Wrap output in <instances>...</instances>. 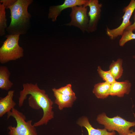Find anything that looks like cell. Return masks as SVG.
<instances>
[{
  "label": "cell",
  "instance_id": "cell-1",
  "mask_svg": "<svg viewBox=\"0 0 135 135\" xmlns=\"http://www.w3.org/2000/svg\"><path fill=\"white\" fill-rule=\"evenodd\" d=\"M23 89L20 92L18 98V106H22L27 96L30 94L28 98L30 106L36 109L42 108L43 114L38 121L33 124L35 127L47 124L49 121L54 118V112L52 110L53 102L46 94L45 91L40 89L36 83H26L22 84Z\"/></svg>",
  "mask_w": 135,
  "mask_h": 135
},
{
  "label": "cell",
  "instance_id": "cell-2",
  "mask_svg": "<svg viewBox=\"0 0 135 135\" xmlns=\"http://www.w3.org/2000/svg\"><path fill=\"white\" fill-rule=\"evenodd\" d=\"M32 0H16L14 4L9 7L11 21L6 30L9 34H24L30 26L31 15L28 12V6Z\"/></svg>",
  "mask_w": 135,
  "mask_h": 135
},
{
  "label": "cell",
  "instance_id": "cell-3",
  "mask_svg": "<svg viewBox=\"0 0 135 135\" xmlns=\"http://www.w3.org/2000/svg\"><path fill=\"white\" fill-rule=\"evenodd\" d=\"M20 35L9 34L6 36V39L0 48L1 64L15 60L24 56V49L18 44Z\"/></svg>",
  "mask_w": 135,
  "mask_h": 135
},
{
  "label": "cell",
  "instance_id": "cell-4",
  "mask_svg": "<svg viewBox=\"0 0 135 135\" xmlns=\"http://www.w3.org/2000/svg\"><path fill=\"white\" fill-rule=\"evenodd\" d=\"M96 120L98 123L103 125L108 131H116L119 135H126L130 133L132 131L130 128L135 126V122L127 121L118 115L109 118L104 112L99 114Z\"/></svg>",
  "mask_w": 135,
  "mask_h": 135
},
{
  "label": "cell",
  "instance_id": "cell-5",
  "mask_svg": "<svg viewBox=\"0 0 135 135\" xmlns=\"http://www.w3.org/2000/svg\"><path fill=\"white\" fill-rule=\"evenodd\" d=\"M7 114V119L12 117L16 122V126L10 125L8 127L9 135H38L32 120L26 121V117L22 113L14 108Z\"/></svg>",
  "mask_w": 135,
  "mask_h": 135
},
{
  "label": "cell",
  "instance_id": "cell-6",
  "mask_svg": "<svg viewBox=\"0 0 135 135\" xmlns=\"http://www.w3.org/2000/svg\"><path fill=\"white\" fill-rule=\"evenodd\" d=\"M135 9V0H131L128 5L123 9L124 14L122 17V22L120 26L112 29L107 27L106 33L111 40H114L122 36L126 28L132 24L130 20Z\"/></svg>",
  "mask_w": 135,
  "mask_h": 135
},
{
  "label": "cell",
  "instance_id": "cell-7",
  "mask_svg": "<svg viewBox=\"0 0 135 135\" xmlns=\"http://www.w3.org/2000/svg\"><path fill=\"white\" fill-rule=\"evenodd\" d=\"M87 7L84 5L76 6L72 8L70 14L71 21L65 25L78 27L83 33L87 32L89 20L87 15Z\"/></svg>",
  "mask_w": 135,
  "mask_h": 135
},
{
  "label": "cell",
  "instance_id": "cell-8",
  "mask_svg": "<svg viewBox=\"0 0 135 135\" xmlns=\"http://www.w3.org/2000/svg\"><path fill=\"white\" fill-rule=\"evenodd\" d=\"M86 6H88L90 10L88 13L90 17L87 32L88 33L94 32L97 30L98 22L101 16L102 4L98 0H88Z\"/></svg>",
  "mask_w": 135,
  "mask_h": 135
},
{
  "label": "cell",
  "instance_id": "cell-9",
  "mask_svg": "<svg viewBox=\"0 0 135 135\" xmlns=\"http://www.w3.org/2000/svg\"><path fill=\"white\" fill-rule=\"evenodd\" d=\"M88 0H65L62 4L51 6L49 9L48 18L54 22L58 16L64 10L76 6L85 5Z\"/></svg>",
  "mask_w": 135,
  "mask_h": 135
},
{
  "label": "cell",
  "instance_id": "cell-10",
  "mask_svg": "<svg viewBox=\"0 0 135 135\" xmlns=\"http://www.w3.org/2000/svg\"><path fill=\"white\" fill-rule=\"evenodd\" d=\"M76 123L80 126L84 127L86 129L88 135H116L115 131L109 132L104 128H94L90 123L88 118L85 116L80 118Z\"/></svg>",
  "mask_w": 135,
  "mask_h": 135
},
{
  "label": "cell",
  "instance_id": "cell-11",
  "mask_svg": "<svg viewBox=\"0 0 135 135\" xmlns=\"http://www.w3.org/2000/svg\"><path fill=\"white\" fill-rule=\"evenodd\" d=\"M131 84L128 80L116 81L111 84L110 95L122 97L125 94H128L130 91Z\"/></svg>",
  "mask_w": 135,
  "mask_h": 135
},
{
  "label": "cell",
  "instance_id": "cell-12",
  "mask_svg": "<svg viewBox=\"0 0 135 135\" xmlns=\"http://www.w3.org/2000/svg\"><path fill=\"white\" fill-rule=\"evenodd\" d=\"M52 90L55 98L54 103L58 106V109L60 110L64 108L72 107L76 100V96H70L62 94L57 91L54 88Z\"/></svg>",
  "mask_w": 135,
  "mask_h": 135
},
{
  "label": "cell",
  "instance_id": "cell-13",
  "mask_svg": "<svg viewBox=\"0 0 135 135\" xmlns=\"http://www.w3.org/2000/svg\"><path fill=\"white\" fill-rule=\"evenodd\" d=\"M14 91H9L7 95L0 98V117L10 112L14 108L16 103L13 100Z\"/></svg>",
  "mask_w": 135,
  "mask_h": 135
},
{
  "label": "cell",
  "instance_id": "cell-14",
  "mask_svg": "<svg viewBox=\"0 0 135 135\" xmlns=\"http://www.w3.org/2000/svg\"><path fill=\"white\" fill-rule=\"evenodd\" d=\"M111 84L105 82L95 84L92 92L98 98L104 99L110 95Z\"/></svg>",
  "mask_w": 135,
  "mask_h": 135
},
{
  "label": "cell",
  "instance_id": "cell-15",
  "mask_svg": "<svg viewBox=\"0 0 135 135\" xmlns=\"http://www.w3.org/2000/svg\"><path fill=\"white\" fill-rule=\"evenodd\" d=\"M10 72L8 67L5 66H0V88L8 90L12 86L13 84L9 79Z\"/></svg>",
  "mask_w": 135,
  "mask_h": 135
},
{
  "label": "cell",
  "instance_id": "cell-16",
  "mask_svg": "<svg viewBox=\"0 0 135 135\" xmlns=\"http://www.w3.org/2000/svg\"><path fill=\"white\" fill-rule=\"evenodd\" d=\"M122 59L118 58L116 61H113L110 66L109 70L115 80L120 78L122 75Z\"/></svg>",
  "mask_w": 135,
  "mask_h": 135
},
{
  "label": "cell",
  "instance_id": "cell-17",
  "mask_svg": "<svg viewBox=\"0 0 135 135\" xmlns=\"http://www.w3.org/2000/svg\"><path fill=\"white\" fill-rule=\"evenodd\" d=\"M4 4L0 3V35L2 36L5 34L7 26L5 9Z\"/></svg>",
  "mask_w": 135,
  "mask_h": 135
},
{
  "label": "cell",
  "instance_id": "cell-18",
  "mask_svg": "<svg viewBox=\"0 0 135 135\" xmlns=\"http://www.w3.org/2000/svg\"><path fill=\"white\" fill-rule=\"evenodd\" d=\"M97 70L99 76L105 82L111 84L116 81L109 70H104L100 66H98Z\"/></svg>",
  "mask_w": 135,
  "mask_h": 135
},
{
  "label": "cell",
  "instance_id": "cell-19",
  "mask_svg": "<svg viewBox=\"0 0 135 135\" xmlns=\"http://www.w3.org/2000/svg\"><path fill=\"white\" fill-rule=\"evenodd\" d=\"M134 40H135V34L131 31L125 30L119 41V45L122 46L128 42Z\"/></svg>",
  "mask_w": 135,
  "mask_h": 135
},
{
  "label": "cell",
  "instance_id": "cell-20",
  "mask_svg": "<svg viewBox=\"0 0 135 135\" xmlns=\"http://www.w3.org/2000/svg\"><path fill=\"white\" fill-rule=\"evenodd\" d=\"M55 89L57 91L62 94L70 96H76L75 93L72 90V85L70 84L58 89L55 88Z\"/></svg>",
  "mask_w": 135,
  "mask_h": 135
},
{
  "label": "cell",
  "instance_id": "cell-21",
  "mask_svg": "<svg viewBox=\"0 0 135 135\" xmlns=\"http://www.w3.org/2000/svg\"><path fill=\"white\" fill-rule=\"evenodd\" d=\"M16 1V0H0V2L4 4L7 9L13 5Z\"/></svg>",
  "mask_w": 135,
  "mask_h": 135
},
{
  "label": "cell",
  "instance_id": "cell-22",
  "mask_svg": "<svg viewBox=\"0 0 135 135\" xmlns=\"http://www.w3.org/2000/svg\"><path fill=\"white\" fill-rule=\"evenodd\" d=\"M133 13V19L134 20V22L127 28L125 30L131 31H132L135 30V9Z\"/></svg>",
  "mask_w": 135,
  "mask_h": 135
},
{
  "label": "cell",
  "instance_id": "cell-23",
  "mask_svg": "<svg viewBox=\"0 0 135 135\" xmlns=\"http://www.w3.org/2000/svg\"><path fill=\"white\" fill-rule=\"evenodd\" d=\"M126 135H135V132L132 131L131 132Z\"/></svg>",
  "mask_w": 135,
  "mask_h": 135
},
{
  "label": "cell",
  "instance_id": "cell-24",
  "mask_svg": "<svg viewBox=\"0 0 135 135\" xmlns=\"http://www.w3.org/2000/svg\"><path fill=\"white\" fill-rule=\"evenodd\" d=\"M134 115V116L135 118V114L134 113H133Z\"/></svg>",
  "mask_w": 135,
  "mask_h": 135
},
{
  "label": "cell",
  "instance_id": "cell-25",
  "mask_svg": "<svg viewBox=\"0 0 135 135\" xmlns=\"http://www.w3.org/2000/svg\"><path fill=\"white\" fill-rule=\"evenodd\" d=\"M133 58H135V55H134V56H133Z\"/></svg>",
  "mask_w": 135,
  "mask_h": 135
}]
</instances>
